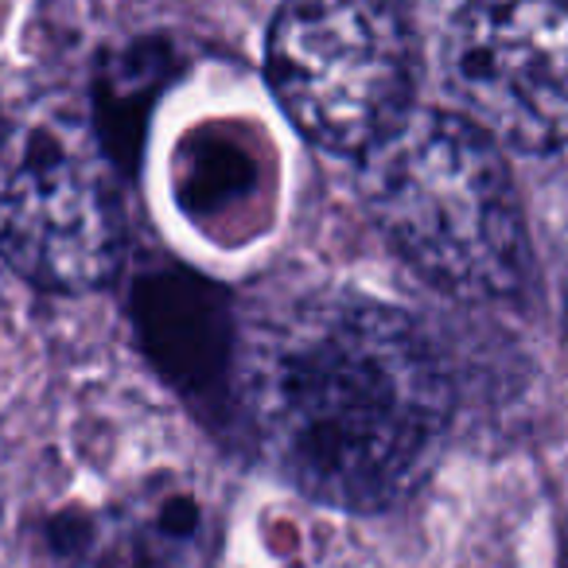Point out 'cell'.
I'll return each instance as SVG.
<instances>
[{
    "mask_svg": "<svg viewBox=\"0 0 568 568\" xmlns=\"http://www.w3.org/2000/svg\"><path fill=\"white\" fill-rule=\"evenodd\" d=\"M237 397L261 452L343 510L405 495L452 420L436 347L405 312L363 296H308L253 327Z\"/></svg>",
    "mask_w": 568,
    "mask_h": 568,
    "instance_id": "6da1fadb",
    "label": "cell"
},
{
    "mask_svg": "<svg viewBox=\"0 0 568 568\" xmlns=\"http://www.w3.org/2000/svg\"><path fill=\"white\" fill-rule=\"evenodd\" d=\"M382 234L420 276L464 301L510 296L529 273V237L506 156L459 113L413 105L358 156Z\"/></svg>",
    "mask_w": 568,
    "mask_h": 568,
    "instance_id": "7a4b0ae2",
    "label": "cell"
},
{
    "mask_svg": "<svg viewBox=\"0 0 568 568\" xmlns=\"http://www.w3.org/2000/svg\"><path fill=\"white\" fill-rule=\"evenodd\" d=\"M121 250V191L94 125L43 102L0 129V257L48 293H87Z\"/></svg>",
    "mask_w": 568,
    "mask_h": 568,
    "instance_id": "3957f363",
    "label": "cell"
},
{
    "mask_svg": "<svg viewBox=\"0 0 568 568\" xmlns=\"http://www.w3.org/2000/svg\"><path fill=\"white\" fill-rule=\"evenodd\" d=\"M268 87L304 136L363 156L413 110L417 48L394 0H284Z\"/></svg>",
    "mask_w": 568,
    "mask_h": 568,
    "instance_id": "277c9868",
    "label": "cell"
},
{
    "mask_svg": "<svg viewBox=\"0 0 568 568\" xmlns=\"http://www.w3.org/2000/svg\"><path fill=\"white\" fill-rule=\"evenodd\" d=\"M459 118L498 149L568 141V0H467L444 40Z\"/></svg>",
    "mask_w": 568,
    "mask_h": 568,
    "instance_id": "5b68a950",
    "label": "cell"
},
{
    "mask_svg": "<svg viewBox=\"0 0 568 568\" xmlns=\"http://www.w3.org/2000/svg\"><path fill=\"white\" fill-rule=\"evenodd\" d=\"M0 129H4V121H0Z\"/></svg>",
    "mask_w": 568,
    "mask_h": 568,
    "instance_id": "8992f818",
    "label": "cell"
}]
</instances>
